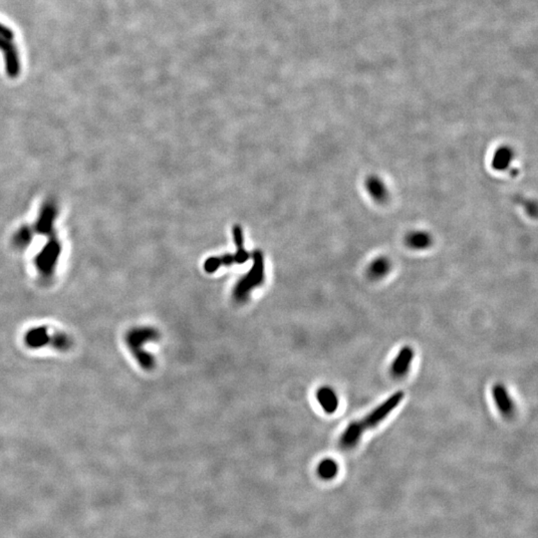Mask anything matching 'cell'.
I'll return each mask as SVG.
<instances>
[{"label":"cell","mask_w":538,"mask_h":538,"mask_svg":"<svg viewBox=\"0 0 538 538\" xmlns=\"http://www.w3.org/2000/svg\"><path fill=\"white\" fill-rule=\"evenodd\" d=\"M317 400L321 405L322 409L326 413L332 414L337 410L338 398L335 392L329 387H322L318 390Z\"/></svg>","instance_id":"9"},{"label":"cell","mask_w":538,"mask_h":538,"mask_svg":"<svg viewBox=\"0 0 538 538\" xmlns=\"http://www.w3.org/2000/svg\"><path fill=\"white\" fill-rule=\"evenodd\" d=\"M233 235H235V242L237 246V251L235 254H226L221 258H208L205 263V271L208 274H212L219 267L226 265V267H230L233 263H237V264H242L246 260H249V253H247L244 249V237H242V228L239 226L233 228Z\"/></svg>","instance_id":"5"},{"label":"cell","mask_w":538,"mask_h":538,"mask_svg":"<svg viewBox=\"0 0 538 538\" xmlns=\"http://www.w3.org/2000/svg\"><path fill=\"white\" fill-rule=\"evenodd\" d=\"M365 187L373 200L383 203L388 199V189L383 180L377 176H371L365 182Z\"/></svg>","instance_id":"6"},{"label":"cell","mask_w":538,"mask_h":538,"mask_svg":"<svg viewBox=\"0 0 538 538\" xmlns=\"http://www.w3.org/2000/svg\"><path fill=\"white\" fill-rule=\"evenodd\" d=\"M318 475L323 480H332L338 473L337 462L331 459L323 460L318 466Z\"/></svg>","instance_id":"13"},{"label":"cell","mask_w":538,"mask_h":538,"mask_svg":"<svg viewBox=\"0 0 538 538\" xmlns=\"http://www.w3.org/2000/svg\"><path fill=\"white\" fill-rule=\"evenodd\" d=\"M514 153L508 146H501L494 153L491 166L496 171H505L514 161Z\"/></svg>","instance_id":"11"},{"label":"cell","mask_w":538,"mask_h":538,"mask_svg":"<svg viewBox=\"0 0 538 538\" xmlns=\"http://www.w3.org/2000/svg\"><path fill=\"white\" fill-rule=\"evenodd\" d=\"M391 263L388 258H378L374 262H371L368 272L372 278H381L390 271Z\"/></svg>","instance_id":"12"},{"label":"cell","mask_w":538,"mask_h":538,"mask_svg":"<svg viewBox=\"0 0 538 538\" xmlns=\"http://www.w3.org/2000/svg\"><path fill=\"white\" fill-rule=\"evenodd\" d=\"M13 40V31L0 22V50L3 52L6 73L11 78L17 77L22 69L19 55Z\"/></svg>","instance_id":"4"},{"label":"cell","mask_w":538,"mask_h":538,"mask_svg":"<svg viewBox=\"0 0 538 538\" xmlns=\"http://www.w3.org/2000/svg\"><path fill=\"white\" fill-rule=\"evenodd\" d=\"M404 397V392L403 391H398V392L393 394L390 398L382 403L380 406L375 407L365 418L350 423L346 430H344V432H343L342 437H341V446L345 448H350L356 445L363 432L376 427L378 423L385 420L397 407L398 405L402 402Z\"/></svg>","instance_id":"1"},{"label":"cell","mask_w":538,"mask_h":538,"mask_svg":"<svg viewBox=\"0 0 538 538\" xmlns=\"http://www.w3.org/2000/svg\"><path fill=\"white\" fill-rule=\"evenodd\" d=\"M432 239L429 233L423 230L413 231L406 237V244L414 251H423L432 246Z\"/></svg>","instance_id":"8"},{"label":"cell","mask_w":538,"mask_h":538,"mask_svg":"<svg viewBox=\"0 0 538 538\" xmlns=\"http://www.w3.org/2000/svg\"><path fill=\"white\" fill-rule=\"evenodd\" d=\"M160 336L161 335L158 329L150 326L136 327L131 329L126 335L128 347L143 369L148 371L154 369L155 364L154 357L146 352L144 346L149 342L159 340Z\"/></svg>","instance_id":"2"},{"label":"cell","mask_w":538,"mask_h":538,"mask_svg":"<svg viewBox=\"0 0 538 538\" xmlns=\"http://www.w3.org/2000/svg\"><path fill=\"white\" fill-rule=\"evenodd\" d=\"M264 279L262 253L256 251L253 255V267L244 278L240 279L233 289V299L237 303H244L249 299L254 288L262 285Z\"/></svg>","instance_id":"3"},{"label":"cell","mask_w":538,"mask_h":538,"mask_svg":"<svg viewBox=\"0 0 538 538\" xmlns=\"http://www.w3.org/2000/svg\"><path fill=\"white\" fill-rule=\"evenodd\" d=\"M414 351L412 348L404 347L396 357L392 364V371L397 376H402L409 369L410 364L413 360Z\"/></svg>","instance_id":"10"},{"label":"cell","mask_w":538,"mask_h":538,"mask_svg":"<svg viewBox=\"0 0 538 538\" xmlns=\"http://www.w3.org/2000/svg\"><path fill=\"white\" fill-rule=\"evenodd\" d=\"M492 394H494V401H496V406L503 415L510 416L514 412V404L510 399V395H508L507 389L501 385H496L492 389Z\"/></svg>","instance_id":"7"}]
</instances>
